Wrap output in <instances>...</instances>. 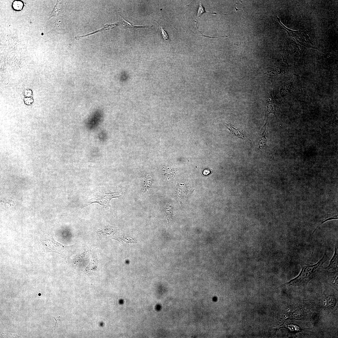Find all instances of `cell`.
Returning a JSON list of instances; mask_svg holds the SVG:
<instances>
[{
    "instance_id": "1",
    "label": "cell",
    "mask_w": 338,
    "mask_h": 338,
    "mask_svg": "<svg viewBox=\"0 0 338 338\" xmlns=\"http://www.w3.org/2000/svg\"><path fill=\"white\" fill-rule=\"evenodd\" d=\"M327 258V252H325L323 257L318 263L313 265H306L303 267L299 275L290 281L288 283L291 284L298 283L307 282L313 276L314 274L319 268L322 266L326 261Z\"/></svg>"
},
{
    "instance_id": "2",
    "label": "cell",
    "mask_w": 338,
    "mask_h": 338,
    "mask_svg": "<svg viewBox=\"0 0 338 338\" xmlns=\"http://www.w3.org/2000/svg\"><path fill=\"white\" fill-rule=\"evenodd\" d=\"M43 248L47 252H53L63 255L69 246L63 245L56 242L52 237L49 239L42 240Z\"/></svg>"
},
{
    "instance_id": "3",
    "label": "cell",
    "mask_w": 338,
    "mask_h": 338,
    "mask_svg": "<svg viewBox=\"0 0 338 338\" xmlns=\"http://www.w3.org/2000/svg\"><path fill=\"white\" fill-rule=\"evenodd\" d=\"M121 196V195H119V194L117 192H112L105 195H100L90 200L89 204L97 203L104 207H108L110 206V201L112 198H118Z\"/></svg>"
},
{
    "instance_id": "4",
    "label": "cell",
    "mask_w": 338,
    "mask_h": 338,
    "mask_svg": "<svg viewBox=\"0 0 338 338\" xmlns=\"http://www.w3.org/2000/svg\"><path fill=\"white\" fill-rule=\"evenodd\" d=\"M103 112L100 110H97L91 115L87 122V127L90 130L96 128L101 122L103 118Z\"/></svg>"
},
{
    "instance_id": "5",
    "label": "cell",
    "mask_w": 338,
    "mask_h": 338,
    "mask_svg": "<svg viewBox=\"0 0 338 338\" xmlns=\"http://www.w3.org/2000/svg\"><path fill=\"white\" fill-rule=\"evenodd\" d=\"M334 253L333 256L330 261L329 264L326 269H329L332 268L334 269H337L338 255V244L336 243L335 246Z\"/></svg>"
},
{
    "instance_id": "6",
    "label": "cell",
    "mask_w": 338,
    "mask_h": 338,
    "mask_svg": "<svg viewBox=\"0 0 338 338\" xmlns=\"http://www.w3.org/2000/svg\"><path fill=\"white\" fill-rule=\"evenodd\" d=\"M227 129H228L234 135L236 136L239 138L245 139L246 138L245 134L243 133L241 130L237 129L231 124H227L225 125Z\"/></svg>"
},
{
    "instance_id": "7",
    "label": "cell",
    "mask_w": 338,
    "mask_h": 338,
    "mask_svg": "<svg viewBox=\"0 0 338 338\" xmlns=\"http://www.w3.org/2000/svg\"><path fill=\"white\" fill-rule=\"evenodd\" d=\"M266 128L265 127L264 130L259 136L258 142L259 147L260 148H266L267 145V132Z\"/></svg>"
},
{
    "instance_id": "8",
    "label": "cell",
    "mask_w": 338,
    "mask_h": 338,
    "mask_svg": "<svg viewBox=\"0 0 338 338\" xmlns=\"http://www.w3.org/2000/svg\"><path fill=\"white\" fill-rule=\"evenodd\" d=\"M266 108L268 112V114L270 113L273 114L276 116L277 112L276 106L274 103L271 101V102H269L267 103Z\"/></svg>"
},
{
    "instance_id": "9",
    "label": "cell",
    "mask_w": 338,
    "mask_h": 338,
    "mask_svg": "<svg viewBox=\"0 0 338 338\" xmlns=\"http://www.w3.org/2000/svg\"><path fill=\"white\" fill-rule=\"evenodd\" d=\"M205 13L210 14H213L214 15H216L217 14L216 13V12L209 13L205 11V9L204 7L202 4L201 3H200L197 11L196 19H197L200 17V16L202 14L204 13Z\"/></svg>"
},
{
    "instance_id": "10",
    "label": "cell",
    "mask_w": 338,
    "mask_h": 338,
    "mask_svg": "<svg viewBox=\"0 0 338 338\" xmlns=\"http://www.w3.org/2000/svg\"><path fill=\"white\" fill-rule=\"evenodd\" d=\"M336 299L334 296H330L327 298V304L329 307L331 308H334L336 305Z\"/></svg>"
},
{
    "instance_id": "11",
    "label": "cell",
    "mask_w": 338,
    "mask_h": 338,
    "mask_svg": "<svg viewBox=\"0 0 338 338\" xmlns=\"http://www.w3.org/2000/svg\"><path fill=\"white\" fill-rule=\"evenodd\" d=\"M158 24L159 25V26H160V27L161 28V34L162 36V37H163L164 40H168L170 46V52L171 51V50L172 49V46H171V43H170V40H169V38L168 34H167V33L166 31H165V29H163V28L159 24Z\"/></svg>"
},
{
    "instance_id": "12",
    "label": "cell",
    "mask_w": 338,
    "mask_h": 338,
    "mask_svg": "<svg viewBox=\"0 0 338 338\" xmlns=\"http://www.w3.org/2000/svg\"><path fill=\"white\" fill-rule=\"evenodd\" d=\"M22 2L21 1H15L13 4V6L14 9L16 10H20L23 7Z\"/></svg>"
},
{
    "instance_id": "13",
    "label": "cell",
    "mask_w": 338,
    "mask_h": 338,
    "mask_svg": "<svg viewBox=\"0 0 338 338\" xmlns=\"http://www.w3.org/2000/svg\"><path fill=\"white\" fill-rule=\"evenodd\" d=\"M105 134L103 132H101L100 134L99 135V140L102 141H103L105 140Z\"/></svg>"
},
{
    "instance_id": "14",
    "label": "cell",
    "mask_w": 338,
    "mask_h": 338,
    "mask_svg": "<svg viewBox=\"0 0 338 338\" xmlns=\"http://www.w3.org/2000/svg\"><path fill=\"white\" fill-rule=\"evenodd\" d=\"M2 334H4V335H5H5H11V336H14V337H17V336H19V335H18V334H12V333H9V334L6 333V334H4V333H2Z\"/></svg>"
},
{
    "instance_id": "15",
    "label": "cell",
    "mask_w": 338,
    "mask_h": 338,
    "mask_svg": "<svg viewBox=\"0 0 338 338\" xmlns=\"http://www.w3.org/2000/svg\"><path fill=\"white\" fill-rule=\"evenodd\" d=\"M60 317V316H59V317H56V318L55 317H54V318L55 319L56 321V324H55V330L56 326V325L58 321H60V320L59 319Z\"/></svg>"
},
{
    "instance_id": "16",
    "label": "cell",
    "mask_w": 338,
    "mask_h": 338,
    "mask_svg": "<svg viewBox=\"0 0 338 338\" xmlns=\"http://www.w3.org/2000/svg\"><path fill=\"white\" fill-rule=\"evenodd\" d=\"M235 10H236V11H238V10H240V9H237V8H236V6H235Z\"/></svg>"
}]
</instances>
